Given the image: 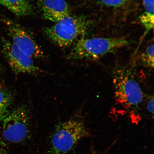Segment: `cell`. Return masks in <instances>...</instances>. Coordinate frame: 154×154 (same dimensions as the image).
<instances>
[{
    "label": "cell",
    "mask_w": 154,
    "mask_h": 154,
    "mask_svg": "<svg viewBox=\"0 0 154 154\" xmlns=\"http://www.w3.org/2000/svg\"><path fill=\"white\" fill-rule=\"evenodd\" d=\"M116 101L129 113L136 118L144 99V94L133 72L125 67H119L113 74Z\"/></svg>",
    "instance_id": "1"
},
{
    "label": "cell",
    "mask_w": 154,
    "mask_h": 154,
    "mask_svg": "<svg viewBox=\"0 0 154 154\" xmlns=\"http://www.w3.org/2000/svg\"><path fill=\"white\" fill-rule=\"evenodd\" d=\"M128 44V40L123 38L83 36L76 42L68 58L74 60H96Z\"/></svg>",
    "instance_id": "2"
},
{
    "label": "cell",
    "mask_w": 154,
    "mask_h": 154,
    "mask_svg": "<svg viewBox=\"0 0 154 154\" xmlns=\"http://www.w3.org/2000/svg\"><path fill=\"white\" fill-rule=\"evenodd\" d=\"M85 123L81 116H74L57 125L50 143L49 154H66L79 140L88 136Z\"/></svg>",
    "instance_id": "3"
},
{
    "label": "cell",
    "mask_w": 154,
    "mask_h": 154,
    "mask_svg": "<svg viewBox=\"0 0 154 154\" xmlns=\"http://www.w3.org/2000/svg\"><path fill=\"white\" fill-rule=\"evenodd\" d=\"M90 23L83 15L70 14L44 30L46 35L59 47H69L84 36Z\"/></svg>",
    "instance_id": "4"
},
{
    "label": "cell",
    "mask_w": 154,
    "mask_h": 154,
    "mask_svg": "<svg viewBox=\"0 0 154 154\" xmlns=\"http://www.w3.org/2000/svg\"><path fill=\"white\" fill-rule=\"evenodd\" d=\"M30 115L23 106L8 112L0 121L2 123L3 137L13 143L26 141L30 134Z\"/></svg>",
    "instance_id": "5"
},
{
    "label": "cell",
    "mask_w": 154,
    "mask_h": 154,
    "mask_svg": "<svg viewBox=\"0 0 154 154\" xmlns=\"http://www.w3.org/2000/svg\"><path fill=\"white\" fill-rule=\"evenodd\" d=\"M5 23L12 42L19 49L32 58L40 59L44 57L42 48L29 32L18 23L4 19Z\"/></svg>",
    "instance_id": "6"
},
{
    "label": "cell",
    "mask_w": 154,
    "mask_h": 154,
    "mask_svg": "<svg viewBox=\"0 0 154 154\" xmlns=\"http://www.w3.org/2000/svg\"><path fill=\"white\" fill-rule=\"evenodd\" d=\"M2 49L10 66L15 74L35 75L40 72L33 58L22 51L11 41L3 40Z\"/></svg>",
    "instance_id": "7"
},
{
    "label": "cell",
    "mask_w": 154,
    "mask_h": 154,
    "mask_svg": "<svg viewBox=\"0 0 154 154\" xmlns=\"http://www.w3.org/2000/svg\"><path fill=\"white\" fill-rule=\"evenodd\" d=\"M38 5L44 19L57 23L71 14L66 0H38Z\"/></svg>",
    "instance_id": "8"
},
{
    "label": "cell",
    "mask_w": 154,
    "mask_h": 154,
    "mask_svg": "<svg viewBox=\"0 0 154 154\" xmlns=\"http://www.w3.org/2000/svg\"><path fill=\"white\" fill-rule=\"evenodd\" d=\"M0 4L17 16H29L33 13L32 6L28 0H0Z\"/></svg>",
    "instance_id": "9"
},
{
    "label": "cell",
    "mask_w": 154,
    "mask_h": 154,
    "mask_svg": "<svg viewBox=\"0 0 154 154\" xmlns=\"http://www.w3.org/2000/svg\"><path fill=\"white\" fill-rule=\"evenodd\" d=\"M144 11L140 15V20L145 29L144 36L154 27V0H143Z\"/></svg>",
    "instance_id": "10"
},
{
    "label": "cell",
    "mask_w": 154,
    "mask_h": 154,
    "mask_svg": "<svg viewBox=\"0 0 154 154\" xmlns=\"http://www.w3.org/2000/svg\"><path fill=\"white\" fill-rule=\"evenodd\" d=\"M12 101L10 93L3 86H0V121L8 112V109Z\"/></svg>",
    "instance_id": "11"
},
{
    "label": "cell",
    "mask_w": 154,
    "mask_h": 154,
    "mask_svg": "<svg viewBox=\"0 0 154 154\" xmlns=\"http://www.w3.org/2000/svg\"><path fill=\"white\" fill-rule=\"evenodd\" d=\"M154 44H150L147 46L140 57V60L146 67L153 68L154 67Z\"/></svg>",
    "instance_id": "12"
},
{
    "label": "cell",
    "mask_w": 154,
    "mask_h": 154,
    "mask_svg": "<svg viewBox=\"0 0 154 154\" xmlns=\"http://www.w3.org/2000/svg\"><path fill=\"white\" fill-rule=\"evenodd\" d=\"M103 6L112 9H118L128 5L131 0H96Z\"/></svg>",
    "instance_id": "13"
},
{
    "label": "cell",
    "mask_w": 154,
    "mask_h": 154,
    "mask_svg": "<svg viewBox=\"0 0 154 154\" xmlns=\"http://www.w3.org/2000/svg\"><path fill=\"white\" fill-rule=\"evenodd\" d=\"M146 109L148 112L152 115H154V97L153 96H150L147 100L146 103Z\"/></svg>",
    "instance_id": "14"
},
{
    "label": "cell",
    "mask_w": 154,
    "mask_h": 154,
    "mask_svg": "<svg viewBox=\"0 0 154 154\" xmlns=\"http://www.w3.org/2000/svg\"><path fill=\"white\" fill-rule=\"evenodd\" d=\"M6 145L3 140L0 137V154H4L6 152Z\"/></svg>",
    "instance_id": "15"
}]
</instances>
